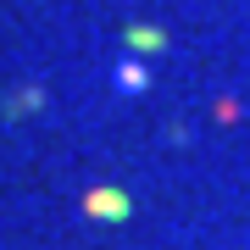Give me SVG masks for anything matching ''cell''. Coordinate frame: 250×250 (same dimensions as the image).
<instances>
[{
	"instance_id": "cell-1",
	"label": "cell",
	"mask_w": 250,
	"mask_h": 250,
	"mask_svg": "<svg viewBox=\"0 0 250 250\" xmlns=\"http://www.w3.org/2000/svg\"><path fill=\"white\" fill-rule=\"evenodd\" d=\"M89 211H95V217H123L128 200L117 195V189H95V195H89Z\"/></svg>"
},
{
	"instance_id": "cell-2",
	"label": "cell",
	"mask_w": 250,
	"mask_h": 250,
	"mask_svg": "<svg viewBox=\"0 0 250 250\" xmlns=\"http://www.w3.org/2000/svg\"><path fill=\"white\" fill-rule=\"evenodd\" d=\"M117 72H123V89H145V72L139 67H117Z\"/></svg>"
}]
</instances>
